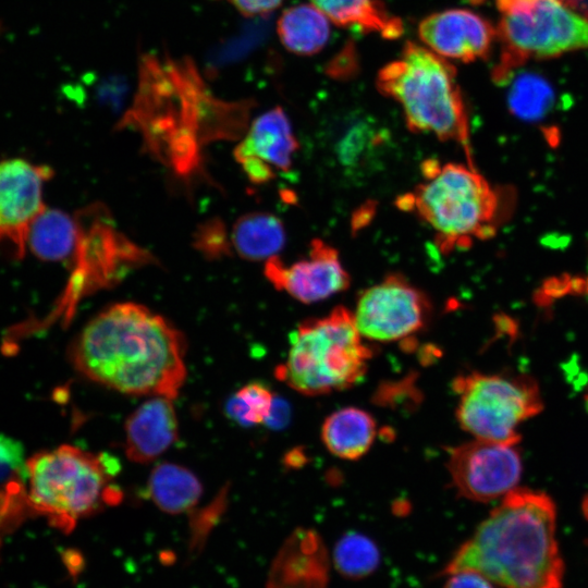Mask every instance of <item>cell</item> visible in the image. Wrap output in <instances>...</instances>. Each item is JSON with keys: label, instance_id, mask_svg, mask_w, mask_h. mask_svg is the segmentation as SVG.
Here are the masks:
<instances>
[{"label": "cell", "instance_id": "cell-1", "mask_svg": "<svg viewBox=\"0 0 588 588\" xmlns=\"http://www.w3.org/2000/svg\"><path fill=\"white\" fill-rule=\"evenodd\" d=\"M183 334L144 305L124 302L96 315L70 351L75 369L120 393L175 399L186 379Z\"/></svg>", "mask_w": 588, "mask_h": 588}, {"label": "cell", "instance_id": "cell-2", "mask_svg": "<svg viewBox=\"0 0 588 588\" xmlns=\"http://www.w3.org/2000/svg\"><path fill=\"white\" fill-rule=\"evenodd\" d=\"M476 571L503 588H562L556 510L549 495L515 489L456 552L445 573Z\"/></svg>", "mask_w": 588, "mask_h": 588}, {"label": "cell", "instance_id": "cell-3", "mask_svg": "<svg viewBox=\"0 0 588 588\" xmlns=\"http://www.w3.org/2000/svg\"><path fill=\"white\" fill-rule=\"evenodd\" d=\"M377 87L401 106L412 132L454 140L469 152L467 112L456 69L444 58L407 42L401 58L379 71Z\"/></svg>", "mask_w": 588, "mask_h": 588}, {"label": "cell", "instance_id": "cell-4", "mask_svg": "<svg viewBox=\"0 0 588 588\" xmlns=\"http://www.w3.org/2000/svg\"><path fill=\"white\" fill-rule=\"evenodd\" d=\"M112 465L103 455L69 444L35 454L26 462L29 509L71 531L79 519L121 500Z\"/></svg>", "mask_w": 588, "mask_h": 588}, {"label": "cell", "instance_id": "cell-5", "mask_svg": "<svg viewBox=\"0 0 588 588\" xmlns=\"http://www.w3.org/2000/svg\"><path fill=\"white\" fill-rule=\"evenodd\" d=\"M371 357L372 350L364 342L353 313L339 306L297 327L286 359L274 373L298 393L322 395L357 383Z\"/></svg>", "mask_w": 588, "mask_h": 588}, {"label": "cell", "instance_id": "cell-6", "mask_svg": "<svg viewBox=\"0 0 588 588\" xmlns=\"http://www.w3.org/2000/svg\"><path fill=\"white\" fill-rule=\"evenodd\" d=\"M422 172L424 182L401 197L397 205L432 229L444 253L466 247L474 238L492 232L498 198L471 166L429 160Z\"/></svg>", "mask_w": 588, "mask_h": 588}, {"label": "cell", "instance_id": "cell-7", "mask_svg": "<svg viewBox=\"0 0 588 588\" xmlns=\"http://www.w3.org/2000/svg\"><path fill=\"white\" fill-rule=\"evenodd\" d=\"M458 396L456 418L476 439L516 445L518 427L542 409L537 383L525 375H460L452 383Z\"/></svg>", "mask_w": 588, "mask_h": 588}, {"label": "cell", "instance_id": "cell-8", "mask_svg": "<svg viewBox=\"0 0 588 588\" xmlns=\"http://www.w3.org/2000/svg\"><path fill=\"white\" fill-rule=\"evenodd\" d=\"M499 10L503 66L588 47V16L577 12L575 0H514Z\"/></svg>", "mask_w": 588, "mask_h": 588}, {"label": "cell", "instance_id": "cell-9", "mask_svg": "<svg viewBox=\"0 0 588 588\" xmlns=\"http://www.w3.org/2000/svg\"><path fill=\"white\" fill-rule=\"evenodd\" d=\"M429 314L420 290L400 274H389L359 295L353 316L364 339L395 342L421 330Z\"/></svg>", "mask_w": 588, "mask_h": 588}, {"label": "cell", "instance_id": "cell-10", "mask_svg": "<svg viewBox=\"0 0 588 588\" xmlns=\"http://www.w3.org/2000/svg\"><path fill=\"white\" fill-rule=\"evenodd\" d=\"M448 469L460 495L488 502L516 489L523 466L516 445L476 439L450 450Z\"/></svg>", "mask_w": 588, "mask_h": 588}, {"label": "cell", "instance_id": "cell-11", "mask_svg": "<svg viewBox=\"0 0 588 588\" xmlns=\"http://www.w3.org/2000/svg\"><path fill=\"white\" fill-rule=\"evenodd\" d=\"M52 175L50 167L25 159L0 161V244H10L16 258L27 253L30 226L47 208L44 185Z\"/></svg>", "mask_w": 588, "mask_h": 588}, {"label": "cell", "instance_id": "cell-12", "mask_svg": "<svg viewBox=\"0 0 588 588\" xmlns=\"http://www.w3.org/2000/svg\"><path fill=\"white\" fill-rule=\"evenodd\" d=\"M266 278L272 285L295 299L316 303L350 285V275L334 247L314 240L306 257L285 265L278 256L265 261Z\"/></svg>", "mask_w": 588, "mask_h": 588}, {"label": "cell", "instance_id": "cell-13", "mask_svg": "<svg viewBox=\"0 0 588 588\" xmlns=\"http://www.w3.org/2000/svg\"><path fill=\"white\" fill-rule=\"evenodd\" d=\"M298 149L290 120L280 107L257 117L234 150L237 162L256 184L267 183L277 172L287 171Z\"/></svg>", "mask_w": 588, "mask_h": 588}, {"label": "cell", "instance_id": "cell-14", "mask_svg": "<svg viewBox=\"0 0 588 588\" xmlns=\"http://www.w3.org/2000/svg\"><path fill=\"white\" fill-rule=\"evenodd\" d=\"M418 35L428 49L438 56L473 62L489 56L495 30L486 19L473 11L451 9L421 20Z\"/></svg>", "mask_w": 588, "mask_h": 588}, {"label": "cell", "instance_id": "cell-15", "mask_svg": "<svg viewBox=\"0 0 588 588\" xmlns=\"http://www.w3.org/2000/svg\"><path fill=\"white\" fill-rule=\"evenodd\" d=\"M124 450L134 463L147 464L164 453L179 437L173 399L149 396L125 421Z\"/></svg>", "mask_w": 588, "mask_h": 588}, {"label": "cell", "instance_id": "cell-16", "mask_svg": "<svg viewBox=\"0 0 588 588\" xmlns=\"http://www.w3.org/2000/svg\"><path fill=\"white\" fill-rule=\"evenodd\" d=\"M328 554L318 534L294 531L278 555L269 585L272 588H327Z\"/></svg>", "mask_w": 588, "mask_h": 588}, {"label": "cell", "instance_id": "cell-17", "mask_svg": "<svg viewBox=\"0 0 588 588\" xmlns=\"http://www.w3.org/2000/svg\"><path fill=\"white\" fill-rule=\"evenodd\" d=\"M377 434L373 417L357 407L341 408L329 415L321 427V439L336 457L355 461L365 455Z\"/></svg>", "mask_w": 588, "mask_h": 588}, {"label": "cell", "instance_id": "cell-18", "mask_svg": "<svg viewBox=\"0 0 588 588\" xmlns=\"http://www.w3.org/2000/svg\"><path fill=\"white\" fill-rule=\"evenodd\" d=\"M23 444L0 434V531L22 517L27 502V467Z\"/></svg>", "mask_w": 588, "mask_h": 588}, {"label": "cell", "instance_id": "cell-19", "mask_svg": "<svg viewBox=\"0 0 588 588\" xmlns=\"http://www.w3.org/2000/svg\"><path fill=\"white\" fill-rule=\"evenodd\" d=\"M79 238L76 218L60 209L46 208L30 226L27 250L44 261H64L72 257Z\"/></svg>", "mask_w": 588, "mask_h": 588}, {"label": "cell", "instance_id": "cell-20", "mask_svg": "<svg viewBox=\"0 0 588 588\" xmlns=\"http://www.w3.org/2000/svg\"><path fill=\"white\" fill-rule=\"evenodd\" d=\"M231 243L243 259L267 261L275 257L284 246V225L272 213L249 212L240 217L233 224Z\"/></svg>", "mask_w": 588, "mask_h": 588}, {"label": "cell", "instance_id": "cell-21", "mask_svg": "<svg viewBox=\"0 0 588 588\" xmlns=\"http://www.w3.org/2000/svg\"><path fill=\"white\" fill-rule=\"evenodd\" d=\"M277 33L289 51L310 56L326 46L330 37V20L314 4H298L282 12Z\"/></svg>", "mask_w": 588, "mask_h": 588}, {"label": "cell", "instance_id": "cell-22", "mask_svg": "<svg viewBox=\"0 0 588 588\" xmlns=\"http://www.w3.org/2000/svg\"><path fill=\"white\" fill-rule=\"evenodd\" d=\"M147 490L155 505L161 511L181 514L198 503L203 487L199 479L187 468L174 463H162L152 469Z\"/></svg>", "mask_w": 588, "mask_h": 588}, {"label": "cell", "instance_id": "cell-23", "mask_svg": "<svg viewBox=\"0 0 588 588\" xmlns=\"http://www.w3.org/2000/svg\"><path fill=\"white\" fill-rule=\"evenodd\" d=\"M334 24L377 32L388 39L403 33L399 17L389 13L380 0H310Z\"/></svg>", "mask_w": 588, "mask_h": 588}, {"label": "cell", "instance_id": "cell-24", "mask_svg": "<svg viewBox=\"0 0 588 588\" xmlns=\"http://www.w3.org/2000/svg\"><path fill=\"white\" fill-rule=\"evenodd\" d=\"M493 79L500 84H510L507 99L513 113L527 119L537 120L543 117L554 102V90L550 82L542 75L519 70H493Z\"/></svg>", "mask_w": 588, "mask_h": 588}, {"label": "cell", "instance_id": "cell-25", "mask_svg": "<svg viewBox=\"0 0 588 588\" xmlns=\"http://www.w3.org/2000/svg\"><path fill=\"white\" fill-rule=\"evenodd\" d=\"M333 560L342 575L360 578L377 568L380 555L372 540L358 532H348L335 544Z\"/></svg>", "mask_w": 588, "mask_h": 588}, {"label": "cell", "instance_id": "cell-26", "mask_svg": "<svg viewBox=\"0 0 588 588\" xmlns=\"http://www.w3.org/2000/svg\"><path fill=\"white\" fill-rule=\"evenodd\" d=\"M384 137L370 123L359 121L348 127L335 143V155L347 169L364 167L375 151L381 147Z\"/></svg>", "mask_w": 588, "mask_h": 588}, {"label": "cell", "instance_id": "cell-27", "mask_svg": "<svg viewBox=\"0 0 588 588\" xmlns=\"http://www.w3.org/2000/svg\"><path fill=\"white\" fill-rule=\"evenodd\" d=\"M272 392L262 383L252 382L242 387L228 405L230 415L244 425L266 421L273 409Z\"/></svg>", "mask_w": 588, "mask_h": 588}, {"label": "cell", "instance_id": "cell-28", "mask_svg": "<svg viewBox=\"0 0 588 588\" xmlns=\"http://www.w3.org/2000/svg\"><path fill=\"white\" fill-rule=\"evenodd\" d=\"M444 588H494L492 581L476 571H461L450 574Z\"/></svg>", "mask_w": 588, "mask_h": 588}, {"label": "cell", "instance_id": "cell-29", "mask_svg": "<svg viewBox=\"0 0 588 588\" xmlns=\"http://www.w3.org/2000/svg\"><path fill=\"white\" fill-rule=\"evenodd\" d=\"M244 16L254 17L268 14L278 9L283 0H229Z\"/></svg>", "mask_w": 588, "mask_h": 588}, {"label": "cell", "instance_id": "cell-30", "mask_svg": "<svg viewBox=\"0 0 588 588\" xmlns=\"http://www.w3.org/2000/svg\"><path fill=\"white\" fill-rule=\"evenodd\" d=\"M511 1H514V0H497V5L499 8V7H502L503 4L509 3Z\"/></svg>", "mask_w": 588, "mask_h": 588}]
</instances>
